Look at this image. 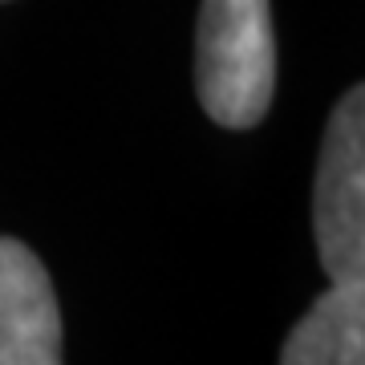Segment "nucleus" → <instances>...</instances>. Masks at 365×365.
<instances>
[{
    "label": "nucleus",
    "instance_id": "f03ea898",
    "mask_svg": "<svg viewBox=\"0 0 365 365\" xmlns=\"http://www.w3.org/2000/svg\"><path fill=\"white\" fill-rule=\"evenodd\" d=\"M313 235L329 280L365 276V93L353 86L329 118L313 182Z\"/></svg>",
    "mask_w": 365,
    "mask_h": 365
},
{
    "label": "nucleus",
    "instance_id": "20e7f679",
    "mask_svg": "<svg viewBox=\"0 0 365 365\" xmlns=\"http://www.w3.org/2000/svg\"><path fill=\"white\" fill-rule=\"evenodd\" d=\"M284 365H361L365 361V280H333L325 297L297 321L280 345Z\"/></svg>",
    "mask_w": 365,
    "mask_h": 365
},
{
    "label": "nucleus",
    "instance_id": "7ed1b4c3",
    "mask_svg": "<svg viewBox=\"0 0 365 365\" xmlns=\"http://www.w3.org/2000/svg\"><path fill=\"white\" fill-rule=\"evenodd\" d=\"M61 361V313L49 272L21 240L0 235V365Z\"/></svg>",
    "mask_w": 365,
    "mask_h": 365
},
{
    "label": "nucleus",
    "instance_id": "f257e3e1",
    "mask_svg": "<svg viewBox=\"0 0 365 365\" xmlns=\"http://www.w3.org/2000/svg\"><path fill=\"white\" fill-rule=\"evenodd\" d=\"M195 86L211 122L227 130L260 126L276 93V29L268 0H203Z\"/></svg>",
    "mask_w": 365,
    "mask_h": 365
}]
</instances>
